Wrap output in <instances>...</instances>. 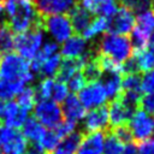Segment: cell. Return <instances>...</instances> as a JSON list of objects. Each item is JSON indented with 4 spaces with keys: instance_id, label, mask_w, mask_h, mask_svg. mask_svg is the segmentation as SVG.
I'll list each match as a JSON object with an SVG mask.
<instances>
[{
    "instance_id": "7dc6e473",
    "label": "cell",
    "mask_w": 154,
    "mask_h": 154,
    "mask_svg": "<svg viewBox=\"0 0 154 154\" xmlns=\"http://www.w3.org/2000/svg\"><path fill=\"white\" fill-rule=\"evenodd\" d=\"M0 154H4V153H2V152H1V149H0Z\"/></svg>"
},
{
    "instance_id": "f5cc1de1",
    "label": "cell",
    "mask_w": 154,
    "mask_h": 154,
    "mask_svg": "<svg viewBox=\"0 0 154 154\" xmlns=\"http://www.w3.org/2000/svg\"><path fill=\"white\" fill-rule=\"evenodd\" d=\"M0 1H2V0H0Z\"/></svg>"
},
{
    "instance_id": "603a6c76",
    "label": "cell",
    "mask_w": 154,
    "mask_h": 154,
    "mask_svg": "<svg viewBox=\"0 0 154 154\" xmlns=\"http://www.w3.org/2000/svg\"><path fill=\"white\" fill-rule=\"evenodd\" d=\"M20 128H22V134L25 137V140L30 141L32 144L40 141V138L42 137L46 130L34 117H28Z\"/></svg>"
},
{
    "instance_id": "b9f144b4",
    "label": "cell",
    "mask_w": 154,
    "mask_h": 154,
    "mask_svg": "<svg viewBox=\"0 0 154 154\" xmlns=\"http://www.w3.org/2000/svg\"><path fill=\"white\" fill-rule=\"evenodd\" d=\"M137 148L138 154H154V137L140 142Z\"/></svg>"
},
{
    "instance_id": "ab89813d",
    "label": "cell",
    "mask_w": 154,
    "mask_h": 154,
    "mask_svg": "<svg viewBox=\"0 0 154 154\" xmlns=\"http://www.w3.org/2000/svg\"><path fill=\"white\" fill-rule=\"evenodd\" d=\"M138 107L140 109L147 112L148 114H154V94L141 95Z\"/></svg>"
},
{
    "instance_id": "db71d44e",
    "label": "cell",
    "mask_w": 154,
    "mask_h": 154,
    "mask_svg": "<svg viewBox=\"0 0 154 154\" xmlns=\"http://www.w3.org/2000/svg\"><path fill=\"white\" fill-rule=\"evenodd\" d=\"M0 125H1V124H0Z\"/></svg>"
},
{
    "instance_id": "8fae6325",
    "label": "cell",
    "mask_w": 154,
    "mask_h": 154,
    "mask_svg": "<svg viewBox=\"0 0 154 154\" xmlns=\"http://www.w3.org/2000/svg\"><path fill=\"white\" fill-rule=\"evenodd\" d=\"M135 22H136L135 13L128 10L126 7L120 6L118 7V11L116 12V14L109 19L108 32L128 36L132 31L135 26Z\"/></svg>"
},
{
    "instance_id": "f6af8a7d",
    "label": "cell",
    "mask_w": 154,
    "mask_h": 154,
    "mask_svg": "<svg viewBox=\"0 0 154 154\" xmlns=\"http://www.w3.org/2000/svg\"><path fill=\"white\" fill-rule=\"evenodd\" d=\"M152 6H153V11H154V0H152Z\"/></svg>"
},
{
    "instance_id": "d4e9b609",
    "label": "cell",
    "mask_w": 154,
    "mask_h": 154,
    "mask_svg": "<svg viewBox=\"0 0 154 154\" xmlns=\"http://www.w3.org/2000/svg\"><path fill=\"white\" fill-rule=\"evenodd\" d=\"M25 83L22 81H7L0 77V100H12L13 96H17Z\"/></svg>"
},
{
    "instance_id": "836d02e7",
    "label": "cell",
    "mask_w": 154,
    "mask_h": 154,
    "mask_svg": "<svg viewBox=\"0 0 154 154\" xmlns=\"http://www.w3.org/2000/svg\"><path fill=\"white\" fill-rule=\"evenodd\" d=\"M122 6L126 7L134 13H141L143 11L150 10L152 0H122Z\"/></svg>"
},
{
    "instance_id": "7402d4cb",
    "label": "cell",
    "mask_w": 154,
    "mask_h": 154,
    "mask_svg": "<svg viewBox=\"0 0 154 154\" xmlns=\"http://www.w3.org/2000/svg\"><path fill=\"white\" fill-rule=\"evenodd\" d=\"M131 59L134 60L138 72H146L154 69V52L148 47L138 51H132Z\"/></svg>"
},
{
    "instance_id": "e0dca14e",
    "label": "cell",
    "mask_w": 154,
    "mask_h": 154,
    "mask_svg": "<svg viewBox=\"0 0 154 154\" xmlns=\"http://www.w3.org/2000/svg\"><path fill=\"white\" fill-rule=\"evenodd\" d=\"M91 54H93L91 52H88L85 55H83L79 59H64V60H61L60 66H59V70H58V72L55 75L57 81L66 83L72 76H75L76 73L81 72L83 65L85 64L87 59Z\"/></svg>"
},
{
    "instance_id": "f907efd6",
    "label": "cell",
    "mask_w": 154,
    "mask_h": 154,
    "mask_svg": "<svg viewBox=\"0 0 154 154\" xmlns=\"http://www.w3.org/2000/svg\"><path fill=\"white\" fill-rule=\"evenodd\" d=\"M150 51H152V49H150ZM153 52H154V51H153Z\"/></svg>"
},
{
    "instance_id": "681fc988",
    "label": "cell",
    "mask_w": 154,
    "mask_h": 154,
    "mask_svg": "<svg viewBox=\"0 0 154 154\" xmlns=\"http://www.w3.org/2000/svg\"><path fill=\"white\" fill-rule=\"evenodd\" d=\"M42 154H47V153H42Z\"/></svg>"
},
{
    "instance_id": "4316f807",
    "label": "cell",
    "mask_w": 154,
    "mask_h": 154,
    "mask_svg": "<svg viewBox=\"0 0 154 154\" xmlns=\"http://www.w3.org/2000/svg\"><path fill=\"white\" fill-rule=\"evenodd\" d=\"M36 99H37V96H36L35 89L32 87H24L23 90L17 95L16 102L18 103V106L22 109H24L29 113L34 108V106L36 103Z\"/></svg>"
},
{
    "instance_id": "484cf974",
    "label": "cell",
    "mask_w": 154,
    "mask_h": 154,
    "mask_svg": "<svg viewBox=\"0 0 154 154\" xmlns=\"http://www.w3.org/2000/svg\"><path fill=\"white\" fill-rule=\"evenodd\" d=\"M82 75L84 76V78L87 79V82H91V81H97L102 77V71L99 66V63L96 60V55H90L85 64L83 65L82 70H81Z\"/></svg>"
},
{
    "instance_id": "ee69618b",
    "label": "cell",
    "mask_w": 154,
    "mask_h": 154,
    "mask_svg": "<svg viewBox=\"0 0 154 154\" xmlns=\"http://www.w3.org/2000/svg\"><path fill=\"white\" fill-rule=\"evenodd\" d=\"M148 48L154 51V31L152 32V35L149 36V40H148Z\"/></svg>"
},
{
    "instance_id": "e575fe53",
    "label": "cell",
    "mask_w": 154,
    "mask_h": 154,
    "mask_svg": "<svg viewBox=\"0 0 154 154\" xmlns=\"http://www.w3.org/2000/svg\"><path fill=\"white\" fill-rule=\"evenodd\" d=\"M69 95H70V90H69L66 83L55 81L54 87H53V91H52L51 100H53V101L57 102V103H60V102H63Z\"/></svg>"
},
{
    "instance_id": "277c9868",
    "label": "cell",
    "mask_w": 154,
    "mask_h": 154,
    "mask_svg": "<svg viewBox=\"0 0 154 154\" xmlns=\"http://www.w3.org/2000/svg\"><path fill=\"white\" fill-rule=\"evenodd\" d=\"M43 29L41 26L32 28L25 32L14 35L13 49H16L22 58L31 60L43 45Z\"/></svg>"
},
{
    "instance_id": "9c48e42d",
    "label": "cell",
    "mask_w": 154,
    "mask_h": 154,
    "mask_svg": "<svg viewBox=\"0 0 154 154\" xmlns=\"http://www.w3.org/2000/svg\"><path fill=\"white\" fill-rule=\"evenodd\" d=\"M78 100L85 109H93L96 107L105 106L108 97L100 79L88 82L84 88L77 95Z\"/></svg>"
},
{
    "instance_id": "44dd1931",
    "label": "cell",
    "mask_w": 154,
    "mask_h": 154,
    "mask_svg": "<svg viewBox=\"0 0 154 154\" xmlns=\"http://www.w3.org/2000/svg\"><path fill=\"white\" fill-rule=\"evenodd\" d=\"M69 13H70L69 19H70L73 31H76L77 34L81 35L85 30V28L89 25V23L91 20V16L85 10H83L79 5H76Z\"/></svg>"
},
{
    "instance_id": "d6a6232c",
    "label": "cell",
    "mask_w": 154,
    "mask_h": 154,
    "mask_svg": "<svg viewBox=\"0 0 154 154\" xmlns=\"http://www.w3.org/2000/svg\"><path fill=\"white\" fill-rule=\"evenodd\" d=\"M54 83H55V81H54L53 78L45 77V78L38 83L37 89H35L37 99H38V100H47V99H51Z\"/></svg>"
},
{
    "instance_id": "8992f818",
    "label": "cell",
    "mask_w": 154,
    "mask_h": 154,
    "mask_svg": "<svg viewBox=\"0 0 154 154\" xmlns=\"http://www.w3.org/2000/svg\"><path fill=\"white\" fill-rule=\"evenodd\" d=\"M0 149L4 154H24L28 149V141L18 129L1 124Z\"/></svg>"
},
{
    "instance_id": "2e32d148",
    "label": "cell",
    "mask_w": 154,
    "mask_h": 154,
    "mask_svg": "<svg viewBox=\"0 0 154 154\" xmlns=\"http://www.w3.org/2000/svg\"><path fill=\"white\" fill-rule=\"evenodd\" d=\"M60 108H61L63 118L65 120H69V122H72L76 124L78 122H81L87 113V109L83 107V105L78 100L77 95H75V94L69 95L63 101V106Z\"/></svg>"
},
{
    "instance_id": "d590c367",
    "label": "cell",
    "mask_w": 154,
    "mask_h": 154,
    "mask_svg": "<svg viewBox=\"0 0 154 154\" xmlns=\"http://www.w3.org/2000/svg\"><path fill=\"white\" fill-rule=\"evenodd\" d=\"M87 83H88V82H87V79L84 78V76L82 75V72H78V73H76L75 76H72V77L66 82V85H67L69 90L72 91V93L76 95V94H78V93L84 88V85H85Z\"/></svg>"
},
{
    "instance_id": "bcb514c9",
    "label": "cell",
    "mask_w": 154,
    "mask_h": 154,
    "mask_svg": "<svg viewBox=\"0 0 154 154\" xmlns=\"http://www.w3.org/2000/svg\"><path fill=\"white\" fill-rule=\"evenodd\" d=\"M1 55H2V54H1V53H0V60H1Z\"/></svg>"
},
{
    "instance_id": "6da1fadb",
    "label": "cell",
    "mask_w": 154,
    "mask_h": 154,
    "mask_svg": "<svg viewBox=\"0 0 154 154\" xmlns=\"http://www.w3.org/2000/svg\"><path fill=\"white\" fill-rule=\"evenodd\" d=\"M6 24L12 32H25L32 28L41 26L43 18L38 14L35 0H6Z\"/></svg>"
},
{
    "instance_id": "1f68e13d",
    "label": "cell",
    "mask_w": 154,
    "mask_h": 154,
    "mask_svg": "<svg viewBox=\"0 0 154 154\" xmlns=\"http://www.w3.org/2000/svg\"><path fill=\"white\" fill-rule=\"evenodd\" d=\"M123 91L141 93V76L140 73H125L122 76Z\"/></svg>"
},
{
    "instance_id": "52a82bcc",
    "label": "cell",
    "mask_w": 154,
    "mask_h": 154,
    "mask_svg": "<svg viewBox=\"0 0 154 154\" xmlns=\"http://www.w3.org/2000/svg\"><path fill=\"white\" fill-rule=\"evenodd\" d=\"M128 128L130 130L131 137L138 143L153 137L154 123L150 114L142 109H136L128 122Z\"/></svg>"
},
{
    "instance_id": "8d00e7d4",
    "label": "cell",
    "mask_w": 154,
    "mask_h": 154,
    "mask_svg": "<svg viewBox=\"0 0 154 154\" xmlns=\"http://www.w3.org/2000/svg\"><path fill=\"white\" fill-rule=\"evenodd\" d=\"M141 91L143 94H154V69L143 72L141 76Z\"/></svg>"
},
{
    "instance_id": "5b68a950",
    "label": "cell",
    "mask_w": 154,
    "mask_h": 154,
    "mask_svg": "<svg viewBox=\"0 0 154 154\" xmlns=\"http://www.w3.org/2000/svg\"><path fill=\"white\" fill-rule=\"evenodd\" d=\"M34 118L45 128L53 130L63 122V113L59 103L51 99L37 100L34 106Z\"/></svg>"
},
{
    "instance_id": "7bdbcfd3",
    "label": "cell",
    "mask_w": 154,
    "mask_h": 154,
    "mask_svg": "<svg viewBox=\"0 0 154 154\" xmlns=\"http://www.w3.org/2000/svg\"><path fill=\"white\" fill-rule=\"evenodd\" d=\"M122 154H138L137 144H135L134 142L126 143V144L124 146V149H123Z\"/></svg>"
},
{
    "instance_id": "74e56055",
    "label": "cell",
    "mask_w": 154,
    "mask_h": 154,
    "mask_svg": "<svg viewBox=\"0 0 154 154\" xmlns=\"http://www.w3.org/2000/svg\"><path fill=\"white\" fill-rule=\"evenodd\" d=\"M105 0H79V6L90 16H97Z\"/></svg>"
},
{
    "instance_id": "30bf717a",
    "label": "cell",
    "mask_w": 154,
    "mask_h": 154,
    "mask_svg": "<svg viewBox=\"0 0 154 154\" xmlns=\"http://www.w3.org/2000/svg\"><path fill=\"white\" fill-rule=\"evenodd\" d=\"M26 118L28 112L22 109L16 101L0 100V124L19 129Z\"/></svg>"
},
{
    "instance_id": "7c38bea8",
    "label": "cell",
    "mask_w": 154,
    "mask_h": 154,
    "mask_svg": "<svg viewBox=\"0 0 154 154\" xmlns=\"http://www.w3.org/2000/svg\"><path fill=\"white\" fill-rule=\"evenodd\" d=\"M82 122H83V130L88 134L106 130L109 125L107 107L101 106V107L89 109L85 113Z\"/></svg>"
},
{
    "instance_id": "ffe728a7",
    "label": "cell",
    "mask_w": 154,
    "mask_h": 154,
    "mask_svg": "<svg viewBox=\"0 0 154 154\" xmlns=\"http://www.w3.org/2000/svg\"><path fill=\"white\" fill-rule=\"evenodd\" d=\"M82 137L83 134L81 131H73L69 136L61 138L51 154H76Z\"/></svg>"
},
{
    "instance_id": "f546056e",
    "label": "cell",
    "mask_w": 154,
    "mask_h": 154,
    "mask_svg": "<svg viewBox=\"0 0 154 154\" xmlns=\"http://www.w3.org/2000/svg\"><path fill=\"white\" fill-rule=\"evenodd\" d=\"M124 146L125 144L113 134V131H109L107 135H105L102 154H122Z\"/></svg>"
},
{
    "instance_id": "3957f363",
    "label": "cell",
    "mask_w": 154,
    "mask_h": 154,
    "mask_svg": "<svg viewBox=\"0 0 154 154\" xmlns=\"http://www.w3.org/2000/svg\"><path fill=\"white\" fill-rule=\"evenodd\" d=\"M0 77L7 81H22L25 84L31 82L34 73L30 70V61L14 52L5 53L0 60Z\"/></svg>"
},
{
    "instance_id": "7a4b0ae2",
    "label": "cell",
    "mask_w": 154,
    "mask_h": 154,
    "mask_svg": "<svg viewBox=\"0 0 154 154\" xmlns=\"http://www.w3.org/2000/svg\"><path fill=\"white\" fill-rule=\"evenodd\" d=\"M99 54L118 64H124L132 54V45L128 36L106 32L100 40Z\"/></svg>"
},
{
    "instance_id": "83f0119b",
    "label": "cell",
    "mask_w": 154,
    "mask_h": 154,
    "mask_svg": "<svg viewBox=\"0 0 154 154\" xmlns=\"http://www.w3.org/2000/svg\"><path fill=\"white\" fill-rule=\"evenodd\" d=\"M60 63H61V57H60L59 53H57V54L47 58L41 64L37 73H40L41 76H43V78L45 77H49V78L55 77V75H57V72L59 70Z\"/></svg>"
},
{
    "instance_id": "ac0fdd59",
    "label": "cell",
    "mask_w": 154,
    "mask_h": 154,
    "mask_svg": "<svg viewBox=\"0 0 154 154\" xmlns=\"http://www.w3.org/2000/svg\"><path fill=\"white\" fill-rule=\"evenodd\" d=\"M105 134L102 131L89 132L79 142L76 154H102Z\"/></svg>"
},
{
    "instance_id": "60d3db41",
    "label": "cell",
    "mask_w": 154,
    "mask_h": 154,
    "mask_svg": "<svg viewBox=\"0 0 154 154\" xmlns=\"http://www.w3.org/2000/svg\"><path fill=\"white\" fill-rule=\"evenodd\" d=\"M112 131L124 144L132 142V137H131V134H130V130H129L128 125H122V126L114 128V129H112Z\"/></svg>"
},
{
    "instance_id": "816d5d0a",
    "label": "cell",
    "mask_w": 154,
    "mask_h": 154,
    "mask_svg": "<svg viewBox=\"0 0 154 154\" xmlns=\"http://www.w3.org/2000/svg\"><path fill=\"white\" fill-rule=\"evenodd\" d=\"M24 154H25V153H24ZM28 154H29V153H28Z\"/></svg>"
},
{
    "instance_id": "ba28073f",
    "label": "cell",
    "mask_w": 154,
    "mask_h": 154,
    "mask_svg": "<svg viewBox=\"0 0 154 154\" xmlns=\"http://www.w3.org/2000/svg\"><path fill=\"white\" fill-rule=\"evenodd\" d=\"M42 29L46 30L57 43H63L71 35H73L72 25L69 16L66 14H55L43 18Z\"/></svg>"
},
{
    "instance_id": "5bb4252c",
    "label": "cell",
    "mask_w": 154,
    "mask_h": 154,
    "mask_svg": "<svg viewBox=\"0 0 154 154\" xmlns=\"http://www.w3.org/2000/svg\"><path fill=\"white\" fill-rule=\"evenodd\" d=\"M107 111H108L109 125L112 126V129H114V128H118L122 125H126L130 117L132 116V113L136 109L129 107L119 97H117L111 101V103L107 107Z\"/></svg>"
},
{
    "instance_id": "f1b7e54d",
    "label": "cell",
    "mask_w": 154,
    "mask_h": 154,
    "mask_svg": "<svg viewBox=\"0 0 154 154\" xmlns=\"http://www.w3.org/2000/svg\"><path fill=\"white\" fill-rule=\"evenodd\" d=\"M59 141H60V137L57 135V132L54 130L46 129L42 137L40 138V141L37 143H34V144H37L45 153H52L53 149L59 143Z\"/></svg>"
},
{
    "instance_id": "4dcf8cb0",
    "label": "cell",
    "mask_w": 154,
    "mask_h": 154,
    "mask_svg": "<svg viewBox=\"0 0 154 154\" xmlns=\"http://www.w3.org/2000/svg\"><path fill=\"white\" fill-rule=\"evenodd\" d=\"M13 32L6 23L0 25V53L5 54L13 49Z\"/></svg>"
},
{
    "instance_id": "c3c4849f",
    "label": "cell",
    "mask_w": 154,
    "mask_h": 154,
    "mask_svg": "<svg viewBox=\"0 0 154 154\" xmlns=\"http://www.w3.org/2000/svg\"><path fill=\"white\" fill-rule=\"evenodd\" d=\"M152 118H153V123H154V117H152Z\"/></svg>"
},
{
    "instance_id": "f35d334b",
    "label": "cell",
    "mask_w": 154,
    "mask_h": 154,
    "mask_svg": "<svg viewBox=\"0 0 154 154\" xmlns=\"http://www.w3.org/2000/svg\"><path fill=\"white\" fill-rule=\"evenodd\" d=\"M76 123H72V122H69V120H65V119H63V122L55 128V129H53L55 132H57V135L60 137V140L61 138H64V137H66V136H69L70 134H72L73 131H76Z\"/></svg>"
},
{
    "instance_id": "4fadbf2b",
    "label": "cell",
    "mask_w": 154,
    "mask_h": 154,
    "mask_svg": "<svg viewBox=\"0 0 154 154\" xmlns=\"http://www.w3.org/2000/svg\"><path fill=\"white\" fill-rule=\"evenodd\" d=\"M76 1L77 0H35V4L38 14L46 18L70 12L76 6Z\"/></svg>"
},
{
    "instance_id": "d6986e66",
    "label": "cell",
    "mask_w": 154,
    "mask_h": 154,
    "mask_svg": "<svg viewBox=\"0 0 154 154\" xmlns=\"http://www.w3.org/2000/svg\"><path fill=\"white\" fill-rule=\"evenodd\" d=\"M108 29H109V19L102 16H95L81 35L85 41H90L101 34L108 32Z\"/></svg>"
},
{
    "instance_id": "cb8c5ba5",
    "label": "cell",
    "mask_w": 154,
    "mask_h": 154,
    "mask_svg": "<svg viewBox=\"0 0 154 154\" xmlns=\"http://www.w3.org/2000/svg\"><path fill=\"white\" fill-rule=\"evenodd\" d=\"M102 82V85L105 88V91L107 94L108 99H117L123 89H122V75H114V73H106L105 79H100Z\"/></svg>"
},
{
    "instance_id": "9a60e30c",
    "label": "cell",
    "mask_w": 154,
    "mask_h": 154,
    "mask_svg": "<svg viewBox=\"0 0 154 154\" xmlns=\"http://www.w3.org/2000/svg\"><path fill=\"white\" fill-rule=\"evenodd\" d=\"M60 52V57L65 59H79L89 52L88 43L82 35H71L66 41L63 42Z\"/></svg>"
}]
</instances>
